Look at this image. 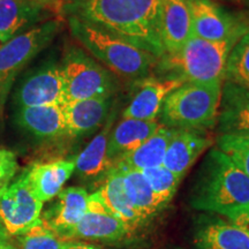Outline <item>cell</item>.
Listing matches in <instances>:
<instances>
[{
    "mask_svg": "<svg viewBox=\"0 0 249 249\" xmlns=\"http://www.w3.org/2000/svg\"><path fill=\"white\" fill-rule=\"evenodd\" d=\"M60 14L97 27L157 59L165 54L160 0H61Z\"/></svg>",
    "mask_w": 249,
    "mask_h": 249,
    "instance_id": "obj_1",
    "label": "cell"
},
{
    "mask_svg": "<svg viewBox=\"0 0 249 249\" xmlns=\"http://www.w3.org/2000/svg\"><path fill=\"white\" fill-rule=\"evenodd\" d=\"M189 203L194 209L232 219L249 211V176L227 156L211 149L193 186Z\"/></svg>",
    "mask_w": 249,
    "mask_h": 249,
    "instance_id": "obj_2",
    "label": "cell"
},
{
    "mask_svg": "<svg viewBox=\"0 0 249 249\" xmlns=\"http://www.w3.org/2000/svg\"><path fill=\"white\" fill-rule=\"evenodd\" d=\"M71 36L114 75L143 80L150 75L158 59L99 28L76 18H67Z\"/></svg>",
    "mask_w": 249,
    "mask_h": 249,
    "instance_id": "obj_3",
    "label": "cell"
},
{
    "mask_svg": "<svg viewBox=\"0 0 249 249\" xmlns=\"http://www.w3.org/2000/svg\"><path fill=\"white\" fill-rule=\"evenodd\" d=\"M240 38L213 42L193 35L178 52L158 59L155 68L167 79L183 82H224L227 59Z\"/></svg>",
    "mask_w": 249,
    "mask_h": 249,
    "instance_id": "obj_4",
    "label": "cell"
},
{
    "mask_svg": "<svg viewBox=\"0 0 249 249\" xmlns=\"http://www.w3.org/2000/svg\"><path fill=\"white\" fill-rule=\"evenodd\" d=\"M222 81L185 82L165 98L160 124L170 128L207 129L216 126Z\"/></svg>",
    "mask_w": 249,
    "mask_h": 249,
    "instance_id": "obj_5",
    "label": "cell"
},
{
    "mask_svg": "<svg viewBox=\"0 0 249 249\" xmlns=\"http://www.w3.org/2000/svg\"><path fill=\"white\" fill-rule=\"evenodd\" d=\"M60 71L66 103L113 97L118 90L116 75L76 46L66 51Z\"/></svg>",
    "mask_w": 249,
    "mask_h": 249,
    "instance_id": "obj_6",
    "label": "cell"
},
{
    "mask_svg": "<svg viewBox=\"0 0 249 249\" xmlns=\"http://www.w3.org/2000/svg\"><path fill=\"white\" fill-rule=\"evenodd\" d=\"M61 23L59 18H51L29 28L0 45V102H5L18 71L53 40L60 30Z\"/></svg>",
    "mask_w": 249,
    "mask_h": 249,
    "instance_id": "obj_7",
    "label": "cell"
},
{
    "mask_svg": "<svg viewBox=\"0 0 249 249\" xmlns=\"http://www.w3.org/2000/svg\"><path fill=\"white\" fill-rule=\"evenodd\" d=\"M134 230L114 216L105 207L97 193L89 195L88 208L82 219L68 233L67 240L77 239L97 241L103 244H118L134 234Z\"/></svg>",
    "mask_w": 249,
    "mask_h": 249,
    "instance_id": "obj_8",
    "label": "cell"
},
{
    "mask_svg": "<svg viewBox=\"0 0 249 249\" xmlns=\"http://www.w3.org/2000/svg\"><path fill=\"white\" fill-rule=\"evenodd\" d=\"M43 203L34 195L21 174L0 192V222L8 235L26 232L40 220Z\"/></svg>",
    "mask_w": 249,
    "mask_h": 249,
    "instance_id": "obj_9",
    "label": "cell"
},
{
    "mask_svg": "<svg viewBox=\"0 0 249 249\" xmlns=\"http://www.w3.org/2000/svg\"><path fill=\"white\" fill-rule=\"evenodd\" d=\"M61 0H0V43L60 14Z\"/></svg>",
    "mask_w": 249,
    "mask_h": 249,
    "instance_id": "obj_10",
    "label": "cell"
},
{
    "mask_svg": "<svg viewBox=\"0 0 249 249\" xmlns=\"http://www.w3.org/2000/svg\"><path fill=\"white\" fill-rule=\"evenodd\" d=\"M188 4L194 36L220 42L232 37H242L249 30V24L246 21L210 0H188Z\"/></svg>",
    "mask_w": 249,
    "mask_h": 249,
    "instance_id": "obj_11",
    "label": "cell"
},
{
    "mask_svg": "<svg viewBox=\"0 0 249 249\" xmlns=\"http://www.w3.org/2000/svg\"><path fill=\"white\" fill-rule=\"evenodd\" d=\"M18 108L62 105L66 103L60 65L44 64L22 81L14 95Z\"/></svg>",
    "mask_w": 249,
    "mask_h": 249,
    "instance_id": "obj_12",
    "label": "cell"
},
{
    "mask_svg": "<svg viewBox=\"0 0 249 249\" xmlns=\"http://www.w3.org/2000/svg\"><path fill=\"white\" fill-rule=\"evenodd\" d=\"M57 197V202L43 216L40 214V219L52 232L67 240L68 233L85 216L89 194L83 187H67Z\"/></svg>",
    "mask_w": 249,
    "mask_h": 249,
    "instance_id": "obj_13",
    "label": "cell"
},
{
    "mask_svg": "<svg viewBox=\"0 0 249 249\" xmlns=\"http://www.w3.org/2000/svg\"><path fill=\"white\" fill-rule=\"evenodd\" d=\"M213 143L204 129H178L167 145L163 166L182 179L201 154Z\"/></svg>",
    "mask_w": 249,
    "mask_h": 249,
    "instance_id": "obj_14",
    "label": "cell"
},
{
    "mask_svg": "<svg viewBox=\"0 0 249 249\" xmlns=\"http://www.w3.org/2000/svg\"><path fill=\"white\" fill-rule=\"evenodd\" d=\"M185 83L178 79H156L148 76L140 82L139 90L124 108L123 118L138 120H157L165 98Z\"/></svg>",
    "mask_w": 249,
    "mask_h": 249,
    "instance_id": "obj_15",
    "label": "cell"
},
{
    "mask_svg": "<svg viewBox=\"0 0 249 249\" xmlns=\"http://www.w3.org/2000/svg\"><path fill=\"white\" fill-rule=\"evenodd\" d=\"M113 97L71 101L62 105L67 136L77 138L101 128L112 110Z\"/></svg>",
    "mask_w": 249,
    "mask_h": 249,
    "instance_id": "obj_16",
    "label": "cell"
},
{
    "mask_svg": "<svg viewBox=\"0 0 249 249\" xmlns=\"http://www.w3.org/2000/svg\"><path fill=\"white\" fill-rule=\"evenodd\" d=\"M74 172V160H57L34 164L22 174L34 195L44 203L57 197Z\"/></svg>",
    "mask_w": 249,
    "mask_h": 249,
    "instance_id": "obj_17",
    "label": "cell"
},
{
    "mask_svg": "<svg viewBox=\"0 0 249 249\" xmlns=\"http://www.w3.org/2000/svg\"><path fill=\"white\" fill-rule=\"evenodd\" d=\"M192 36L188 0H160V37L165 54L178 52Z\"/></svg>",
    "mask_w": 249,
    "mask_h": 249,
    "instance_id": "obj_18",
    "label": "cell"
},
{
    "mask_svg": "<svg viewBox=\"0 0 249 249\" xmlns=\"http://www.w3.org/2000/svg\"><path fill=\"white\" fill-rule=\"evenodd\" d=\"M195 249H249V232L218 218L200 220L193 235Z\"/></svg>",
    "mask_w": 249,
    "mask_h": 249,
    "instance_id": "obj_19",
    "label": "cell"
},
{
    "mask_svg": "<svg viewBox=\"0 0 249 249\" xmlns=\"http://www.w3.org/2000/svg\"><path fill=\"white\" fill-rule=\"evenodd\" d=\"M116 116L117 108H112L99 133L74 160L75 172L80 178L93 180L103 177L104 179L108 171L113 167L107 157V145Z\"/></svg>",
    "mask_w": 249,
    "mask_h": 249,
    "instance_id": "obj_20",
    "label": "cell"
},
{
    "mask_svg": "<svg viewBox=\"0 0 249 249\" xmlns=\"http://www.w3.org/2000/svg\"><path fill=\"white\" fill-rule=\"evenodd\" d=\"M20 128L38 140H57L67 136L66 121L60 105L20 107L15 113Z\"/></svg>",
    "mask_w": 249,
    "mask_h": 249,
    "instance_id": "obj_21",
    "label": "cell"
},
{
    "mask_svg": "<svg viewBox=\"0 0 249 249\" xmlns=\"http://www.w3.org/2000/svg\"><path fill=\"white\" fill-rule=\"evenodd\" d=\"M217 127L220 134H249V89L224 81Z\"/></svg>",
    "mask_w": 249,
    "mask_h": 249,
    "instance_id": "obj_22",
    "label": "cell"
},
{
    "mask_svg": "<svg viewBox=\"0 0 249 249\" xmlns=\"http://www.w3.org/2000/svg\"><path fill=\"white\" fill-rule=\"evenodd\" d=\"M160 127L158 120H138L123 118L111 130L107 157L112 165L141 145Z\"/></svg>",
    "mask_w": 249,
    "mask_h": 249,
    "instance_id": "obj_23",
    "label": "cell"
},
{
    "mask_svg": "<svg viewBox=\"0 0 249 249\" xmlns=\"http://www.w3.org/2000/svg\"><path fill=\"white\" fill-rule=\"evenodd\" d=\"M96 193L101 197L105 207L114 216L132 227L134 231H136L144 224L127 195L123 173L118 167L113 166L108 171L107 176L104 177L102 186Z\"/></svg>",
    "mask_w": 249,
    "mask_h": 249,
    "instance_id": "obj_24",
    "label": "cell"
},
{
    "mask_svg": "<svg viewBox=\"0 0 249 249\" xmlns=\"http://www.w3.org/2000/svg\"><path fill=\"white\" fill-rule=\"evenodd\" d=\"M177 128L160 127L148 140H145L141 145L130 151L128 155L121 158L113 166L120 170H135L143 171L152 167L161 166L164 161L165 152L167 145L176 133Z\"/></svg>",
    "mask_w": 249,
    "mask_h": 249,
    "instance_id": "obj_25",
    "label": "cell"
},
{
    "mask_svg": "<svg viewBox=\"0 0 249 249\" xmlns=\"http://www.w3.org/2000/svg\"><path fill=\"white\" fill-rule=\"evenodd\" d=\"M119 169V167H118ZM120 170V169H119ZM123 173L124 188L133 207L138 211L143 222H147L164 207L157 200L150 185L141 171L120 170Z\"/></svg>",
    "mask_w": 249,
    "mask_h": 249,
    "instance_id": "obj_26",
    "label": "cell"
},
{
    "mask_svg": "<svg viewBox=\"0 0 249 249\" xmlns=\"http://www.w3.org/2000/svg\"><path fill=\"white\" fill-rule=\"evenodd\" d=\"M17 249H65L71 240H66L52 232L42 219L26 232L15 235Z\"/></svg>",
    "mask_w": 249,
    "mask_h": 249,
    "instance_id": "obj_27",
    "label": "cell"
},
{
    "mask_svg": "<svg viewBox=\"0 0 249 249\" xmlns=\"http://www.w3.org/2000/svg\"><path fill=\"white\" fill-rule=\"evenodd\" d=\"M224 81L249 89V30L238 40L230 53Z\"/></svg>",
    "mask_w": 249,
    "mask_h": 249,
    "instance_id": "obj_28",
    "label": "cell"
},
{
    "mask_svg": "<svg viewBox=\"0 0 249 249\" xmlns=\"http://www.w3.org/2000/svg\"><path fill=\"white\" fill-rule=\"evenodd\" d=\"M144 178L150 185L152 192L160 203L165 208L169 202L172 200V197L176 194L177 189L181 178L171 172L166 167L161 166L152 167L141 171Z\"/></svg>",
    "mask_w": 249,
    "mask_h": 249,
    "instance_id": "obj_29",
    "label": "cell"
},
{
    "mask_svg": "<svg viewBox=\"0 0 249 249\" xmlns=\"http://www.w3.org/2000/svg\"><path fill=\"white\" fill-rule=\"evenodd\" d=\"M217 149L224 152L241 171L249 176V134H220Z\"/></svg>",
    "mask_w": 249,
    "mask_h": 249,
    "instance_id": "obj_30",
    "label": "cell"
},
{
    "mask_svg": "<svg viewBox=\"0 0 249 249\" xmlns=\"http://www.w3.org/2000/svg\"><path fill=\"white\" fill-rule=\"evenodd\" d=\"M18 170V164L14 152L0 147V192L7 188Z\"/></svg>",
    "mask_w": 249,
    "mask_h": 249,
    "instance_id": "obj_31",
    "label": "cell"
},
{
    "mask_svg": "<svg viewBox=\"0 0 249 249\" xmlns=\"http://www.w3.org/2000/svg\"><path fill=\"white\" fill-rule=\"evenodd\" d=\"M230 220H231V223L234 224V225L241 227V229H244L246 231L249 232V211L248 213L239 214V216L232 218V219Z\"/></svg>",
    "mask_w": 249,
    "mask_h": 249,
    "instance_id": "obj_32",
    "label": "cell"
},
{
    "mask_svg": "<svg viewBox=\"0 0 249 249\" xmlns=\"http://www.w3.org/2000/svg\"><path fill=\"white\" fill-rule=\"evenodd\" d=\"M65 249H104L102 248L101 246L93 245V244H88V242L83 241H71L70 246Z\"/></svg>",
    "mask_w": 249,
    "mask_h": 249,
    "instance_id": "obj_33",
    "label": "cell"
},
{
    "mask_svg": "<svg viewBox=\"0 0 249 249\" xmlns=\"http://www.w3.org/2000/svg\"><path fill=\"white\" fill-rule=\"evenodd\" d=\"M9 239V235L8 233L6 232L5 227L2 226L1 222H0V242H4V241H7Z\"/></svg>",
    "mask_w": 249,
    "mask_h": 249,
    "instance_id": "obj_34",
    "label": "cell"
},
{
    "mask_svg": "<svg viewBox=\"0 0 249 249\" xmlns=\"http://www.w3.org/2000/svg\"><path fill=\"white\" fill-rule=\"evenodd\" d=\"M0 249H17L15 246L13 245V242H9V240L0 242Z\"/></svg>",
    "mask_w": 249,
    "mask_h": 249,
    "instance_id": "obj_35",
    "label": "cell"
},
{
    "mask_svg": "<svg viewBox=\"0 0 249 249\" xmlns=\"http://www.w3.org/2000/svg\"><path fill=\"white\" fill-rule=\"evenodd\" d=\"M230 1L236 2V4H241V5L249 6V0H230Z\"/></svg>",
    "mask_w": 249,
    "mask_h": 249,
    "instance_id": "obj_36",
    "label": "cell"
},
{
    "mask_svg": "<svg viewBox=\"0 0 249 249\" xmlns=\"http://www.w3.org/2000/svg\"><path fill=\"white\" fill-rule=\"evenodd\" d=\"M210 1H213V2H214V1H216V0H210Z\"/></svg>",
    "mask_w": 249,
    "mask_h": 249,
    "instance_id": "obj_37",
    "label": "cell"
}]
</instances>
